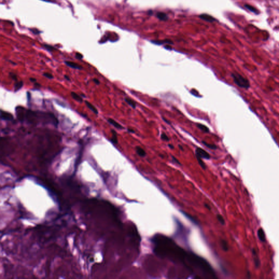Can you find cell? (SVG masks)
I'll list each match as a JSON object with an SVG mask.
<instances>
[{
	"instance_id": "cell-24",
	"label": "cell",
	"mask_w": 279,
	"mask_h": 279,
	"mask_svg": "<svg viewBox=\"0 0 279 279\" xmlns=\"http://www.w3.org/2000/svg\"><path fill=\"white\" fill-rule=\"evenodd\" d=\"M161 139L164 140V141H169V138L168 137V136H167L165 134V133H162V134L161 135Z\"/></svg>"
},
{
	"instance_id": "cell-1",
	"label": "cell",
	"mask_w": 279,
	"mask_h": 279,
	"mask_svg": "<svg viewBox=\"0 0 279 279\" xmlns=\"http://www.w3.org/2000/svg\"><path fill=\"white\" fill-rule=\"evenodd\" d=\"M154 252L159 257L166 258L173 262L187 265L189 253L183 250L168 237L157 235L154 237Z\"/></svg>"
},
{
	"instance_id": "cell-32",
	"label": "cell",
	"mask_w": 279,
	"mask_h": 279,
	"mask_svg": "<svg viewBox=\"0 0 279 279\" xmlns=\"http://www.w3.org/2000/svg\"><path fill=\"white\" fill-rule=\"evenodd\" d=\"M41 1H44V2H53V1L52 0H41Z\"/></svg>"
},
{
	"instance_id": "cell-30",
	"label": "cell",
	"mask_w": 279,
	"mask_h": 279,
	"mask_svg": "<svg viewBox=\"0 0 279 279\" xmlns=\"http://www.w3.org/2000/svg\"><path fill=\"white\" fill-rule=\"evenodd\" d=\"M172 158H173V161H175V162H176V163H177L178 164H179V165H181V164H180V162H179V161H178V160H177V159H176V158H175L174 156H172Z\"/></svg>"
},
{
	"instance_id": "cell-36",
	"label": "cell",
	"mask_w": 279,
	"mask_h": 279,
	"mask_svg": "<svg viewBox=\"0 0 279 279\" xmlns=\"http://www.w3.org/2000/svg\"><path fill=\"white\" fill-rule=\"evenodd\" d=\"M34 85H35V86L38 87H40V84H34Z\"/></svg>"
},
{
	"instance_id": "cell-14",
	"label": "cell",
	"mask_w": 279,
	"mask_h": 279,
	"mask_svg": "<svg viewBox=\"0 0 279 279\" xmlns=\"http://www.w3.org/2000/svg\"><path fill=\"white\" fill-rule=\"evenodd\" d=\"M85 103H86V105L87 106V107H88L90 110H91L93 113H95L96 114H98V110L92 104L88 102H87V101H85Z\"/></svg>"
},
{
	"instance_id": "cell-7",
	"label": "cell",
	"mask_w": 279,
	"mask_h": 279,
	"mask_svg": "<svg viewBox=\"0 0 279 279\" xmlns=\"http://www.w3.org/2000/svg\"><path fill=\"white\" fill-rule=\"evenodd\" d=\"M199 18L204 20H205L206 22H213L215 20V19L213 16H210L208 14H203L200 15Z\"/></svg>"
},
{
	"instance_id": "cell-20",
	"label": "cell",
	"mask_w": 279,
	"mask_h": 279,
	"mask_svg": "<svg viewBox=\"0 0 279 279\" xmlns=\"http://www.w3.org/2000/svg\"><path fill=\"white\" fill-rule=\"evenodd\" d=\"M202 143L204 144L205 146H206L207 147H208L210 149H212V150H216L217 148V147L216 145H213V144H209L207 142H206L205 141H202Z\"/></svg>"
},
{
	"instance_id": "cell-28",
	"label": "cell",
	"mask_w": 279,
	"mask_h": 279,
	"mask_svg": "<svg viewBox=\"0 0 279 279\" xmlns=\"http://www.w3.org/2000/svg\"><path fill=\"white\" fill-rule=\"evenodd\" d=\"M9 74H10L11 77V78H12L13 80L16 81L17 80V78H16V75H15L14 74H13V73H10Z\"/></svg>"
},
{
	"instance_id": "cell-11",
	"label": "cell",
	"mask_w": 279,
	"mask_h": 279,
	"mask_svg": "<svg viewBox=\"0 0 279 279\" xmlns=\"http://www.w3.org/2000/svg\"><path fill=\"white\" fill-rule=\"evenodd\" d=\"M136 151L137 154L140 156L144 157L146 156V152L144 150H143L140 147H136Z\"/></svg>"
},
{
	"instance_id": "cell-38",
	"label": "cell",
	"mask_w": 279,
	"mask_h": 279,
	"mask_svg": "<svg viewBox=\"0 0 279 279\" xmlns=\"http://www.w3.org/2000/svg\"><path fill=\"white\" fill-rule=\"evenodd\" d=\"M179 148H180L181 149H182V150H183V149L182 147V146H181L180 145H179Z\"/></svg>"
},
{
	"instance_id": "cell-10",
	"label": "cell",
	"mask_w": 279,
	"mask_h": 279,
	"mask_svg": "<svg viewBox=\"0 0 279 279\" xmlns=\"http://www.w3.org/2000/svg\"><path fill=\"white\" fill-rule=\"evenodd\" d=\"M220 244H221V247H222V249L224 251H228V250H229V247H228V243L225 240H221V242H220Z\"/></svg>"
},
{
	"instance_id": "cell-35",
	"label": "cell",
	"mask_w": 279,
	"mask_h": 279,
	"mask_svg": "<svg viewBox=\"0 0 279 279\" xmlns=\"http://www.w3.org/2000/svg\"><path fill=\"white\" fill-rule=\"evenodd\" d=\"M65 79H67V80H68V81L70 80L69 78H68V76H67V75H65Z\"/></svg>"
},
{
	"instance_id": "cell-6",
	"label": "cell",
	"mask_w": 279,
	"mask_h": 279,
	"mask_svg": "<svg viewBox=\"0 0 279 279\" xmlns=\"http://www.w3.org/2000/svg\"><path fill=\"white\" fill-rule=\"evenodd\" d=\"M257 236L258 239L261 242L265 243L266 242V235L264 233V231L263 230V228H260L257 231Z\"/></svg>"
},
{
	"instance_id": "cell-8",
	"label": "cell",
	"mask_w": 279,
	"mask_h": 279,
	"mask_svg": "<svg viewBox=\"0 0 279 279\" xmlns=\"http://www.w3.org/2000/svg\"><path fill=\"white\" fill-rule=\"evenodd\" d=\"M65 65H67L68 66H69V67L72 68H74V69H82V67H81L80 65H78L76 63L73 62L65 61Z\"/></svg>"
},
{
	"instance_id": "cell-13",
	"label": "cell",
	"mask_w": 279,
	"mask_h": 279,
	"mask_svg": "<svg viewBox=\"0 0 279 279\" xmlns=\"http://www.w3.org/2000/svg\"><path fill=\"white\" fill-rule=\"evenodd\" d=\"M71 96L74 99H75V100H76L79 102H82V101H83L82 98L80 97L79 95H78L75 92H71Z\"/></svg>"
},
{
	"instance_id": "cell-34",
	"label": "cell",
	"mask_w": 279,
	"mask_h": 279,
	"mask_svg": "<svg viewBox=\"0 0 279 279\" xmlns=\"http://www.w3.org/2000/svg\"><path fill=\"white\" fill-rule=\"evenodd\" d=\"M168 147H169L170 148H171V149H173V148H174V147H173V145H171V144H169V145H168Z\"/></svg>"
},
{
	"instance_id": "cell-29",
	"label": "cell",
	"mask_w": 279,
	"mask_h": 279,
	"mask_svg": "<svg viewBox=\"0 0 279 279\" xmlns=\"http://www.w3.org/2000/svg\"><path fill=\"white\" fill-rule=\"evenodd\" d=\"M93 81H94V82L95 84H96L97 85H99V84H100L99 81L97 79H93Z\"/></svg>"
},
{
	"instance_id": "cell-21",
	"label": "cell",
	"mask_w": 279,
	"mask_h": 279,
	"mask_svg": "<svg viewBox=\"0 0 279 279\" xmlns=\"http://www.w3.org/2000/svg\"><path fill=\"white\" fill-rule=\"evenodd\" d=\"M216 217H217L218 220V221H219V222H220V224H221V225H225V220H224V218L222 217V215H221L220 214L217 215Z\"/></svg>"
},
{
	"instance_id": "cell-25",
	"label": "cell",
	"mask_w": 279,
	"mask_h": 279,
	"mask_svg": "<svg viewBox=\"0 0 279 279\" xmlns=\"http://www.w3.org/2000/svg\"><path fill=\"white\" fill-rule=\"evenodd\" d=\"M43 76L48 78V79H51L53 78V76L52 74H50V73H45L43 74Z\"/></svg>"
},
{
	"instance_id": "cell-31",
	"label": "cell",
	"mask_w": 279,
	"mask_h": 279,
	"mask_svg": "<svg viewBox=\"0 0 279 279\" xmlns=\"http://www.w3.org/2000/svg\"><path fill=\"white\" fill-rule=\"evenodd\" d=\"M30 80L31 81H32V82H36V80H36V79H34V78H31L30 79Z\"/></svg>"
},
{
	"instance_id": "cell-5",
	"label": "cell",
	"mask_w": 279,
	"mask_h": 279,
	"mask_svg": "<svg viewBox=\"0 0 279 279\" xmlns=\"http://www.w3.org/2000/svg\"><path fill=\"white\" fill-rule=\"evenodd\" d=\"M1 118L3 120L5 121H12L14 117L11 113L5 112L4 111H1Z\"/></svg>"
},
{
	"instance_id": "cell-16",
	"label": "cell",
	"mask_w": 279,
	"mask_h": 279,
	"mask_svg": "<svg viewBox=\"0 0 279 279\" xmlns=\"http://www.w3.org/2000/svg\"><path fill=\"white\" fill-rule=\"evenodd\" d=\"M197 127L199 129H201L202 131H203L204 133H208L209 131V129L208 127H207L206 125L201 124H197Z\"/></svg>"
},
{
	"instance_id": "cell-33",
	"label": "cell",
	"mask_w": 279,
	"mask_h": 279,
	"mask_svg": "<svg viewBox=\"0 0 279 279\" xmlns=\"http://www.w3.org/2000/svg\"><path fill=\"white\" fill-rule=\"evenodd\" d=\"M204 206H205V207H206L207 208H208V210H210V207H209V206H208V204H205V205H204Z\"/></svg>"
},
{
	"instance_id": "cell-23",
	"label": "cell",
	"mask_w": 279,
	"mask_h": 279,
	"mask_svg": "<svg viewBox=\"0 0 279 279\" xmlns=\"http://www.w3.org/2000/svg\"><path fill=\"white\" fill-rule=\"evenodd\" d=\"M44 47L46 49L49 51H53V50H54L55 49L52 46H50V45H46V44H44Z\"/></svg>"
},
{
	"instance_id": "cell-9",
	"label": "cell",
	"mask_w": 279,
	"mask_h": 279,
	"mask_svg": "<svg viewBox=\"0 0 279 279\" xmlns=\"http://www.w3.org/2000/svg\"><path fill=\"white\" fill-rule=\"evenodd\" d=\"M108 122L110 123V124H111L113 125L115 128H117V129H123V127L119 124L117 123L116 121H115V120H113V119H111V118H109L108 119Z\"/></svg>"
},
{
	"instance_id": "cell-18",
	"label": "cell",
	"mask_w": 279,
	"mask_h": 279,
	"mask_svg": "<svg viewBox=\"0 0 279 279\" xmlns=\"http://www.w3.org/2000/svg\"><path fill=\"white\" fill-rule=\"evenodd\" d=\"M112 133H113V137H112L111 141L113 144H117V142H118V140H117V136L116 132L115 130H113Z\"/></svg>"
},
{
	"instance_id": "cell-22",
	"label": "cell",
	"mask_w": 279,
	"mask_h": 279,
	"mask_svg": "<svg viewBox=\"0 0 279 279\" xmlns=\"http://www.w3.org/2000/svg\"><path fill=\"white\" fill-rule=\"evenodd\" d=\"M196 157H197V160H198L199 165L201 166V167L202 168H204V170H205L206 168V165H205L204 161H202V160L201 159V158H199V156H196Z\"/></svg>"
},
{
	"instance_id": "cell-37",
	"label": "cell",
	"mask_w": 279,
	"mask_h": 279,
	"mask_svg": "<svg viewBox=\"0 0 279 279\" xmlns=\"http://www.w3.org/2000/svg\"><path fill=\"white\" fill-rule=\"evenodd\" d=\"M128 131H130V132H131V133H134V130H130V129H128Z\"/></svg>"
},
{
	"instance_id": "cell-3",
	"label": "cell",
	"mask_w": 279,
	"mask_h": 279,
	"mask_svg": "<svg viewBox=\"0 0 279 279\" xmlns=\"http://www.w3.org/2000/svg\"><path fill=\"white\" fill-rule=\"evenodd\" d=\"M196 156H199L201 158V159H209L210 156L208 153H207L206 150L201 148H197L196 150Z\"/></svg>"
},
{
	"instance_id": "cell-27",
	"label": "cell",
	"mask_w": 279,
	"mask_h": 279,
	"mask_svg": "<svg viewBox=\"0 0 279 279\" xmlns=\"http://www.w3.org/2000/svg\"><path fill=\"white\" fill-rule=\"evenodd\" d=\"M190 92L191 93V94H193V95H194L195 96H196V97H199V93H198L195 90H193L192 91H190Z\"/></svg>"
},
{
	"instance_id": "cell-17",
	"label": "cell",
	"mask_w": 279,
	"mask_h": 279,
	"mask_svg": "<svg viewBox=\"0 0 279 279\" xmlns=\"http://www.w3.org/2000/svg\"><path fill=\"white\" fill-rule=\"evenodd\" d=\"M23 86V82L22 81H16V83L14 85V90L15 91H19Z\"/></svg>"
},
{
	"instance_id": "cell-12",
	"label": "cell",
	"mask_w": 279,
	"mask_h": 279,
	"mask_svg": "<svg viewBox=\"0 0 279 279\" xmlns=\"http://www.w3.org/2000/svg\"><path fill=\"white\" fill-rule=\"evenodd\" d=\"M156 17L159 19H160V20H164V21L167 20V19H168V17L167 16L166 14L164 13H161V12L158 13L157 14H156Z\"/></svg>"
},
{
	"instance_id": "cell-15",
	"label": "cell",
	"mask_w": 279,
	"mask_h": 279,
	"mask_svg": "<svg viewBox=\"0 0 279 279\" xmlns=\"http://www.w3.org/2000/svg\"><path fill=\"white\" fill-rule=\"evenodd\" d=\"M125 101L126 102H127L128 104H129V105L133 108H136V103L132 99H131L130 98H125Z\"/></svg>"
},
{
	"instance_id": "cell-4",
	"label": "cell",
	"mask_w": 279,
	"mask_h": 279,
	"mask_svg": "<svg viewBox=\"0 0 279 279\" xmlns=\"http://www.w3.org/2000/svg\"><path fill=\"white\" fill-rule=\"evenodd\" d=\"M252 255H253V261H254V263H255V267H256V268H258L259 267V266L261 265L260 259L258 257L257 251L255 249H252Z\"/></svg>"
},
{
	"instance_id": "cell-19",
	"label": "cell",
	"mask_w": 279,
	"mask_h": 279,
	"mask_svg": "<svg viewBox=\"0 0 279 279\" xmlns=\"http://www.w3.org/2000/svg\"><path fill=\"white\" fill-rule=\"evenodd\" d=\"M245 7L247 8V9H249V11H252V12H253V13H255V14H258V13L257 10V9H256L255 8L251 6V5H245Z\"/></svg>"
},
{
	"instance_id": "cell-2",
	"label": "cell",
	"mask_w": 279,
	"mask_h": 279,
	"mask_svg": "<svg viewBox=\"0 0 279 279\" xmlns=\"http://www.w3.org/2000/svg\"><path fill=\"white\" fill-rule=\"evenodd\" d=\"M234 82L237 86L242 88L248 90L250 87V82L248 79L243 76L241 74L235 72L231 74Z\"/></svg>"
},
{
	"instance_id": "cell-26",
	"label": "cell",
	"mask_w": 279,
	"mask_h": 279,
	"mask_svg": "<svg viewBox=\"0 0 279 279\" xmlns=\"http://www.w3.org/2000/svg\"><path fill=\"white\" fill-rule=\"evenodd\" d=\"M75 57L78 59H81L82 58H83V56L81 55V54L79 53H77L75 54Z\"/></svg>"
}]
</instances>
